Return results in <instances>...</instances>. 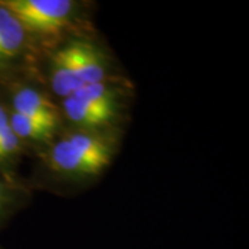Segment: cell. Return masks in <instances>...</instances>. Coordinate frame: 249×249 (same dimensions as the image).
Returning a JSON list of instances; mask_svg holds the SVG:
<instances>
[{
  "label": "cell",
  "instance_id": "6da1fadb",
  "mask_svg": "<svg viewBox=\"0 0 249 249\" xmlns=\"http://www.w3.org/2000/svg\"><path fill=\"white\" fill-rule=\"evenodd\" d=\"M109 160V145L101 137L89 133L71 134L50 151L53 169L78 176L96 175L107 166Z\"/></svg>",
  "mask_w": 249,
  "mask_h": 249
},
{
  "label": "cell",
  "instance_id": "7a4b0ae2",
  "mask_svg": "<svg viewBox=\"0 0 249 249\" xmlns=\"http://www.w3.org/2000/svg\"><path fill=\"white\" fill-rule=\"evenodd\" d=\"M1 7L9 10L25 29L55 34L65 27L73 10L70 0H4Z\"/></svg>",
  "mask_w": 249,
  "mask_h": 249
},
{
  "label": "cell",
  "instance_id": "3957f363",
  "mask_svg": "<svg viewBox=\"0 0 249 249\" xmlns=\"http://www.w3.org/2000/svg\"><path fill=\"white\" fill-rule=\"evenodd\" d=\"M67 47L80 85L101 83L106 76V70L97 50L83 42H73Z\"/></svg>",
  "mask_w": 249,
  "mask_h": 249
},
{
  "label": "cell",
  "instance_id": "277c9868",
  "mask_svg": "<svg viewBox=\"0 0 249 249\" xmlns=\"http://www.w3.org/2000/svg\"><path fill=\"white\" fill-rule=\"evenodd\" d=\"M14 112L45 124H57V112L53 103L34 89H21L16 94Z\"/></svg>",
  "mask_w": 249,
  "mask_h": 249
},
{
  "label": "cell",
  "instance_id": "5b68a950",
  "mask_svg": "<svg viewBox=\"0 0 249 249\" xmlns=\"http://www.w3.org/2000/svg\"><path fill=\"white\" fill-rule=\"evenodd\" d=\"M80 86L82 85L73 70L68 47H64L57 52L52 62V88L58 96L67 98Z\"/></svg>",
  "mask_w": 249,
  "mask_h": 249
},
{
  "label": "cell",
  "instance_id": "8992f818",
  "mask_svg": "<svg viewBox=\"0 0 249 249\" xmlns=\"http://www.w3.org/2000/svg\"><path fill=\"white\" fill-rule=\"evenodd\" d=\"M25 42V28L9 10L0 6V60L11 58Z\"/></svg>",
  "mask_w": 249,
  "mask_h": 249
},
{
  "label": "cell",
  "instance_id": "52a82bcc",
  "mask_svg": "<svg viewBox=\"0 0 249 249\" xmlns=\"http://www.w3.org/2000/svg\"><path fill=\"white\" fill-rule=\"evenodd\" d=\"M72 96L79 98L83 103L89 104L91 108L97 109L109 118L115 115V94L108 89L103 82L101 83L83 85Z\"/></svg>",
  "mask_w": 249,
  "mask_h": 249
},
{
  "label": "cell",
  "instance_id": "ba28073f",
  "mask_svg": "<svg viewBox=\"0 0 249 249\" xmlns=\"http://www.w3.org/2000/svg\"><path fill=\"white\" fill-rule=\"evenodd\" d=\"M64 111L68 116V119L73 124L86 126V127L101 126V124H107L111 119L109 116L104 115L103 112L91 108L89 104L83 103L75 96L64 98Z\"/></svg>",
  "mask_w": 249,
  "mask_h": 249
},
{
  "label": "cell",
  "instance_id": "9c48e42d",
  "mask_svg": "<svg viewBox=\"0 0 249 249\" xmlns=\"http://www.w3.org/2000/svg\"><path fill=\"white\" fill-rule=\"evenodd\" d=\"M10 126L18 139H32V140H46L53 134L55 126L45 122H39L24 115L13 112L9 119Z\"/></svg>",
  "mask_w": 249,
  "mask_h": 249
},
{
  "label": "cell",
  "instance_id": "30bf717a",
  "mask_svg": "<svg viewBox=\"0 0 249 249\" xmlns=\"http://www.w3.org/2000/svg\"><path fill=\"white\" fill-rule=\"evenodd\" d=\"M7 124H9V116L4 112V109L0 107V129L4 127Z\"/></svg>",
  "mask_w": 249,
  "mask_h": 249
},
{
  "label": "cell",
  "instance_id": "8fae6325",
  "mask_svg": "<svg viewBox=\"0 0 249 249\" xmlns=\"http://www.w3.org/2000/svg\"><path fill=\"white\" fill-rule=\"evenodd\" d=\"M1 196H3V194H1V187H0V201H1Z\"/></svg>",
  "mask_w": 249,
  "mask_h": 249
}]
</instances>
